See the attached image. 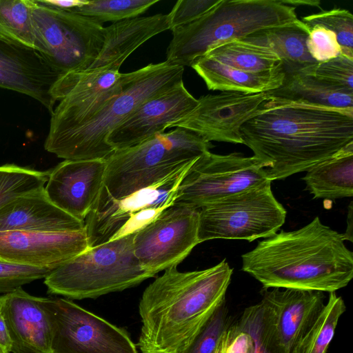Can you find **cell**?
Listing matches in <instances>:
<instances>
[{
  "label": "cell",
  "mask_w": 353,
  "mask_h": 353,
  "mask_svg": "<svg viewBox=\"0 0 353 353\" xmlns=\"http://www.w3.org/2000/svg\"><path fill=\"white\" fill-rule=\"evenodd\" d=\"M106 159L64 160L50 170L44 186L50 201L85 221L103 185Z\"/></svg>",
  "instance_id": "cell-19"
},
{
  "label": "cell",
  "mask_w": 353,
  "mask_h": 353,
  "mask_svg": "<svg viewBox=\"0 0 353 353\" xmlns=\"http://www.w3.org/2000/svg\"><path fill=\"white\" fill-rule=\"evenodd\" d=\"M214 145L183 128L161 134L123 150L107 159L101 190L121 199L148 187L210 151Z\"/></svg>",
  "instance_id": "cell-6"
},
{
  "label": "cell",
  "mask_w": 353,
  "mask_h": 353,
  "mask_svg": "<svg viewBox=\"0 0 353 353\" xmlns=\"http://www.w3.org/2000/svg\"><path fill=\"white\" fill-rule=\"evenodd\" d=\"M52 271L14 265L0 259V294L11 292L26 284L45 279Z\"/></svg>",
  "instance_id": "cell-36"
},
{
  "label": "cell",
  "mask_w": 353,
  "mask_h": 353,
  "mask_svg": "<svg viewBox=\"0 0 353 353\" xmlns=\"http://www.w3.org/2000/svg\"><path fill=\"white\" fill-rule=\"evenodd\" d=\"M267 92L270 98L290 103L353 110V91L304 72L285 75L281 86Z\"/></svg>",
  "instance_id": "cell-25"
},
{
  "label": "cell",
  "mask_w": 353,
  "mask_h": 353,
  "mask_svg": "<svg viewBox=\"0 0 353 353\" xmlns=\"http://www.w3.org/2000/svg\"><path fill=\"white\" fill-rule=\"evenodd\" d=\"M310 28L301 21L294 25L264 30L243 40L270 48L280 58L284 72H303L317 63L310 55L306 40Z\"/></svg>",
  "instance_id": "cell-26"
},
{
  "label": "cell",
  "mask_w": 353,
  "mask_h": 353,
  "mask_svg": "<svg viewBox=\"0 0 353 353\" xmlns=\"http://www.w3.org/2000/svg\"><path fill=\"white\" fill-rule=\"evenodd\" d=\"M270 99L268 93L224 91L198 99L196 106L169 128L188 130L211 141L243 144L241 128Z\"/></svg>",
  "instance_id": "cell-15"
},
{
  "label": "cell",
  "mask_w": 353,
  "mask_h": 353,
  "mask_svg": "<svg viewBox=\"0 0 353 353\" xmlns=\"http://www.w3.org/2000/svg\"><path fill=\"white\" fill-rule=\"evenodd\" d=\"M272 181L234 194L199 209V243L216 239L252 241L274 235L287 212L273 194Z\"/></svg>",
  "instance_id": "cell-9"
},
{
  "label": "cell",
  "mask_w": 353,
  "mask_h": 353,
  "mask_svg": "<svg viewBox=\"0 0 353 353\" xmlns=\"http://www.w3.org/2000/svg\"><path fill=\"white\" fill-rule=\"evenodd\" d=\"M184 68L166 61L123 73L121 90L83 125L47 137L44 148L65 160L107 159L114 150L108 143L111 132L141 103L183 81Z\"/></svg>",
  "instance_id": "cell-4"
},
{
  "label": "cell",
  "mask_w": 353,
  "mask_h": 353,
  "mask_svg": "<svg viewBox=\"0 0 353 353\" xmlns=\"http://www.w3.org/2000/svg\"><path fill=\"white\" fill-rule=\"evenodd\" d=\"M80 221L54 205L44 187L19 196L0 208V232L74 231L85 228Z\"/></svg>",
  "instance_id": "cell-22"
},
{
  "label": "cell",
  "mask_w": 353,
  "mask_h": 353,
  "mask_svg": "<svg viewBox=\"0 0 353 353\" xmlns=\"http://www.w3.org/2000/svg\"><path fill=\"white\" fill-rule=\"evenodd\" d=\"M344 241L316 216L300 229L259 241L241 256L242 270L263 288L334 292L353 277V254Z\"/></svg>",
  "instance_id": "cell-3"
},
{
  "label": "cell",
  "mask_w": 353,
  "mask_h": 353,
  "mask_svg": "<svg viewBox=\"0 0 353 353\" xmlns=\"http://www.w3.org/2000/svg\"><path fill=\"white\" fill-rule=\"evenodd\" d=\"M301 21L310 29L321 25L332 31L341 46V54L353 59V16L343 8H334L302 17Z\"/></svg>",
  "instance_id": "cell-33"
},
{
  "label": "cell",
  "mask_w": 353,
  "mask_h": 353,
  "mask_svg": "<svg viewBox=\"0 0 353 353\" xmlns=\"http://www.w3.org/2000/svg\"><path fill=\"white\" fill-rule=\"evenodd\" d=\"M195 159L152 185L121 199H113L101 190L85 219L89 247L134 234L173 205L179 185Z\"/></svg>",
  "instance_id": "cell-8"
},
{
  "label": "cell",
  "mask_w": 353,
  "mask_h": 353,
  "mask_svg": "<svg viewBox=\"0 0 353 353\" xmlns=\"http://www.w3.org/2000/svg\"><path fill=\"white\" fill-rule=\"evenodd\" d=\"M282 3L296 8V6H311L320 8L319 0H279Z\"/></svg>",
  "instance_id": "cell-43"
},
{
  "label": "cell",
  "mask_w": 353,
  "mask_h": 353,
  "mask_svg": "<svg viewBox=\"0 0 353 353\" xmlns=\"http://www.w3.org/2000/svg\"><path fill=\"white\" fill-rule=\"evenodd\" d=\"M343 234L345 240L352 241V202L349 205L347 230Z\"/></svg>",
  "instance_id": "cell-44"
},
{
  "label": "cell",
  "mask_w": 353,
  "mask_h": 353,
  "mask_svg": "<svg viewBox=\"0 0 353 353\" xmlns=\"http://www.w3.org/2000/svg\"><path fill=\"white\" fill-rule=\"evenodd\" d=\"M265 168V163L254 156L206 152L195 159L183 179L174 204L200 209L270 181Z\"/></svg>",
  "instance_id": "cell-11"
},
{
  "label": "cell",
  "mask_w": 353,
  "mask_h": 353,
  "mask_svg": "<svg viewBox=\"0 0 353 353\" xmlns=\"http://www.w3.org/2000/svg\"><path fill=\"white\" fill-rule=\"evenodd\" d=\"M2 314L12 341V353H51V328L42 297L22 288L0 295Z\"/></svg>",
  "instance_id": "cell-21"
},
{
  "label": "cell",
  "mask_w": 353,
  "mask_h": 353,
  "mask_svg": "<svg viewBox=\"0 0 353 353\" xmlns=\"http://www.w3.org/2000/svg\"><path fill=\"white\" fill-rule=\"evenodd\" d=\"M89 248L85 227L74 231L0 232V259L14 265L53 270Z\"/></svg>",
  "instance_id": "cell-17"
},
{
  "label": "cell",
  "mask_w": 353,
  "mask_h": 353,
  "mask_svg": "<svg viewBox=\"0 0 353 353\" xmlns=\"http://www.w3.org/2000/svg\"><path fill=\"white\" fill-rule=\"evenodd\" d=\"M123 79V73L108 68L63 74L54 88L58 104L51 114L47 137L59 135L85 123L121 90Z\"/></svg>",
  "instance_id": "cell-14"
},
{
  "label": "cell",
  "mask_w": 353,
  "mask_h": 353,
  "mask_svg": "<svg viewBox=\"0 0 353 353\" xmlns=\"http://www.w3.org/2000/svg\"><path fill=\"white\" fill-rule=\"evenodd\" d=\"M221 0H179L168 14L170 30L190 23L207 13Z\"/></svg>",
  "instance_id": "cell-39"
},
{
  "label": "cell",
  "mask_w": 353,
  "mask_h": 353,
  "mask_svg": "<svg viewBox=\"0 0 353 353\" xmlns=\"http://www.w3.org/2000/svg\"><path fill=\"white\" fill-rule=\"evenodd\" d=\"M36 50L62 74L88 69L103 43V23L34 0Z\"/></svg>",
  "instance_id": "cell-10"
},
{
  "label": "cell",
  "mask_w": 353,
  "mask_h": 353,
  "mask_svg": "<svg viewBox=\"0 0 353 353\" xmlns=\"http://www.w3.org/2000/svg\"><path fill=\"white\" fill-rule=\"evenodd\" d=\"M34 0H0V41L36 50Z\"/></svg>",
  "instance_id": "cell-30"
},
{
  "label": "cell",
  "mask_w": 353,
  "mask_h": 353,
  "mask_svg": "<svg viewBox=\"0 0 353 353\" xmlns=\"http://www.w3.org/2000/svg\"><path fill=\"white\" fill-rule=\"evenodd\" d=\"M346 310L336 292L328 299L313 322L294 345L291 353H327L341 316Z\"/></svg>",
  "instance_id": "cell-29"
},
{
  "label": "cell",
  "mask_w": 353,
  "mask_h": 353,
  "mask_svg": "<svg viewBox=\"0 0 353 353\" xmlns=\"http://www.w3.org/2000/svg\"><path fill=\"white\" fill-rule=\"evenodd\" d=\"M167 30H170L168 14L137 17L113 23L104 28L102 48L88 69L108 68L119 70L140 46Z\"/></svg>",
  "instance_id": "cell-23"
},
{
  "label": "cell",
  "mask_w": 353,
  "mask_h": 353,
  "mask_svg": "<svg viewBox=\"0 0 353 353\" xmlns=\"http://www.w3.org/2000/svg\"><path fill=\"white\" fill-rule=\"evenodd\" d=\"M49 172L15 164L0 165V208L19 196L44 187Z\"/></svg>",
  "instance_id": "cell-31"
},
{
  "label": "cell",
  "mask_w": 353,
  "mask_h": 353,
  "mask_svg": "<svg viewBox=\"0 0 353 353\" xmlns=\"http://www.w3.org/2000/svg\"><path fill=\"white\" fill-rule=\"evenodd\" d=\"M213 353H254L252 339L237 321H231L221 334Z\"/></svg>",
  "instance_id": "cell-40"
},
{
  "label": "cell",
  "mask_w": 353,
  "mask_h": 353,
  "mask_svg": "<svg viewBox=\"0 0 353 353\" xmlns=\"http://www.w3.org/2000/svg\"><path fill=\"white\" fill-rule=\"evenodd\" d=\"M295 10L279 0H221L198 19L172 30L165 61L190 66L210 50L227 42L300 23Z\"/></svg>",
  "instance_id": "cell-5"
},
{
  "label": "cell",
  "mask_w": 353,
  "mask_h": 353,
  "mask_svg": "<svg viewBox=\"0 0 353 353\" xmlns=\"http://www.w3.org/2000/svg\"><path fill=\"white\" fill-rule=\"evenodd\" d=\"M204 56L234 68L253 72L271 70L283 65L270 48L243 39L216 46Z\"/></svg>",
  "instance_id": "cell-28"
},
{
  "label": "cell",
  "mask_w": 353,
  "mask_h": 353,
  "mask_svg": "<svg viewBox=\"0 0 353 353\" xmlns=\"http://www.w3.org/2000/svg\"><path fill=\"white\" fill-rule=\"evenodd\" d=\"M41 3L57 9L70 11L86 4L88 0H38Z\"/></svg>",
  "instance_id": "cell-41"
},
{
  "label": "cell",
  "mask_w": 353,
  "mask_h": 353,
  "mask_svg": "<svg viewBox=\"0 0 353 353\" xmlns=\"http://www.w3.org/2000/svg\"><path fill=\"white\" fill-rule=\"evenodd\" d=\"M306 46L311 57L317 63L324 62L341 54L336 34L321 25L310 29Z\"/></svg>",
  "instance_id": "cell-37"
},
{
  "label": "cell",
  "mask_w": 353,
  "mask_h": 353,
  "mask_svg": "<svg viewBox=\"0 0 353 353\" xmlns=\"http://www.w3.org/2000/svg\"><path fill=\"white\" fill-rule=\"evenodd\" d=\"M271 181L307 171L353 145V110L270 98L241 128Z\"/></svg>",
  "instance_id": "cell-1"
},
{
  "label": "cell",
  "mask_w": 353,
  "mask_h": 353,
  "mask_svg": "<svg viewBox=\"0 0 353 353\" xmlns=\"http://www.w3.org/2000/svg\"><path fill=\"white\" fill-rule=\"evenodd\" d=\"M260 294L270 352L291 353L325 305L324 292L263 288Z\"/></svg>",
  "instance_id": "cell-16"
},
{
  "label": "cell",
  "mask_w": 353,
  "mask_h": 353,
  "mask_svg": "<svg viewBox=\"0 0 353 353\" xmlns=\"http://www.w3.org/2000/svg\"><path fill=\"white\" fill-rule=\"evenodd\" d=\"M159 0H91L70 12L92 18L101 23H114L137 17Z\"/></svg>",
  "instance_id": "cell-32"
},
{
  "label": "cell",
  "mask_w": 353,
  "mask_h": 353,
  "mask_svg": "<svg viewBox=\"0 0 353 353\" xmlns=\"http://www.w3.org/2000/svg\"><path fill=\"white\" fill-rule=\"evenodd\" d=\"M0 351L2 353H10L12 341L5 320L0 313Z\"/></svg>",
  "instance_id": "cell-42"
},
{
  "label": "cell",
  "mask_w": 353,
  "mask_h": 353,
  "mask_svg": "<svg viewBox=\"0 0 353 353\" xmlns=\"http://www.w3.org/2000/svg\"><path fill=\"white\" fill-rule=\"evenodd\" d=\"M230 322L225 301L182 353H213L221 334Z\"/></svg>",
  "instance_id": "cell-34"
},
{
  "label": "cell",
  "mask_w": 353,
  "mask_h": 353,
  "mask_svg": "<svg viewBox=\"0 0 353 353\" xmlns=\"http://www.w3.org/2000/svg\"><path fill=\"white\" fill-rule=\"evenodd\" d=\"M303 72L330 85L353 91V59L343 54L317 63Z\"/></svg>",
  "instance_id": "cell-35"
},
{
  "label": "cell",
  "mask_w": 353,
  "mask_h": 353,
  "mask_svg": "<svg viewBox=\"0 0 353 353\" xmlns=\"http://www.w3.org/2000/svg\"><path fill=\"white\" fill-rule=\"evenodd\" d=\"M199 209L174 204L134 233V253L141 266L155 276L177 266L199 243Z\"/></svg>",
  "instance_id": "cell-13"
},
{
  "label": "cell",
  "mask_w": 353,
  "mask_h": 353,
  "mask_svg": "<svg viewBox=\"0 0 353 353\" xmlns=\"http://www.w3.org/2000/svg\"><path fill=\"white\" fill-rule=\"evenodd\" d=\"M51 328V353H138L128 333L63 298L42 297Z\"/></svg>",
  "instance_id": "cell-12"
},
{
  "label": "cell",
  "mask_w": 353,
  "mask_h": 353,
  "mask_svg": "<svg viewBox=\"0 0 353 353\" xmlns=\"http://www.w3.org/2000/svg\"><path fill=\"white\" fill-rule=\"evenodd\" d=\"M237 322L251 336L254 344V353H271L261 302L246 307Z\"/></svg>",
  "instance_id": "cell-38"
},
{
  "label": "cell",
  "mask_w": 353,
  "mask_h": 353,
  "mask_svg": "<svg viewBox=\"0 0 353 353\" xmlns=\"http://www.w3.org/2000/svg\"><path fill=\"white\" fill-rule=\"evenodd\" d=\"M0 353H2V352L0 351Z\"/></svg>",
  "instance_id": "cell-45"
},
{
  "label": "cell",
  "mask_w": 353,
  "mask_h": 353,
  "mask_svg": "<svg viewBox=\"0 0 353 353\" xmlns=\"http://www.w3.org/2000/svg\"><path fill=\"white\" fill-rule=\"evenodd\" d=\"M63 74L35 50L0 41V87L28 95L52 114L54 88Z\"/></svg>",
  "instance_id": "cell-20"
},
{
  "label": "cell",
  "mask_w": 353,
  "mask_h": 353,
  "mask_svg": "<svg viewBox=\"0 0 353 353\" xmlns=\"http://www.w3.org/2000/svg\"><path fill=\"white\" fill-rule=\"evenodd\" d=\"M303 180L315 199L353 196V145L313 165Z\"/></svg>",
  "instance_id": "cell-27"
},
{
  "label": "cell",
  "mask_w": 353,
  "mask_h": 353,
  "mask_svg": "<svg viewBox=\"0 0 353 353\" xmlns=\"http://www.w3.org/2000/svg\"><path fill=\"white\" fill-rule=\"evenodd\" d=\"M171 267L144 290L139 311L142 353H182L225 301L233 269L223 259L202 270Z\"/></svg>",
  "instance_id": "cell-2"
},
{
  "label": "cell",
  "mask_w": 353,
  "mask_h": 353,
  "mask_svg": "<svg viewBox=\"0 0 353 353\" xmlns=\"http://www.w3.org/2000/svg\"><path fill=\"white\" fill-rule=\"evenodd\" d=\"M134 236L90 248L53 270L44 279L48 292L72 299H94L154 276L135 256Z\"/></svg>",
  "instance_id": "cell-7"
},
{
  "label": "cell",
  "mask_w": 353,
  "mask_h": 353,
  "mask_svg": "<svg viewBox=\"0 0 353 353\" xmlns=\"http://www.w3.org/2000/svg\"><path fill=\"white\" fill-rule=\"evenodd\" d=\"M208 90L252 94L281 86L285 79L283 65L268 71L248 72L234 68L202 56L191 64Z\"/></svg>",
  "instance_id": "cell-24"
},
{
  "label": "cell",
  "mask_w": 353,
  "mask_h": 353,
  "mask_svg": "<svg viewBox=\"0 0 353 353\" xmlns=\"http://www.w3.org/2000/svg\"><path fill=\"white\" fill-rule=\"evenodd\" d=\"M197 103L198 99L188 92L183 81L141 103L111 132L107 142L114 151L137 145L163 133Z\"/></svg>",
  "instance_id": "cell-18"
}]
</instances>
